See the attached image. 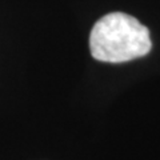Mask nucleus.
Returning a JSON list of instances; mask_svg holds the SVG:
<instances>
[{
	"mask_svg": "<svg viewBox=\"0 0 160 160\" xmlns=\"http://www.w3.org/2000/svg\"><path fill=\"white\" fill-rule=\"evenodd\" d=\"M148 29L131 15L112 12L98 20L89 36L92 56L107 63H123L149 52Z\"/></svg>",
	"mask_w": 160,
	"mask_h": 160,
	"instance_id": "1",
	"label": "nucleus"
}]
</instances>
